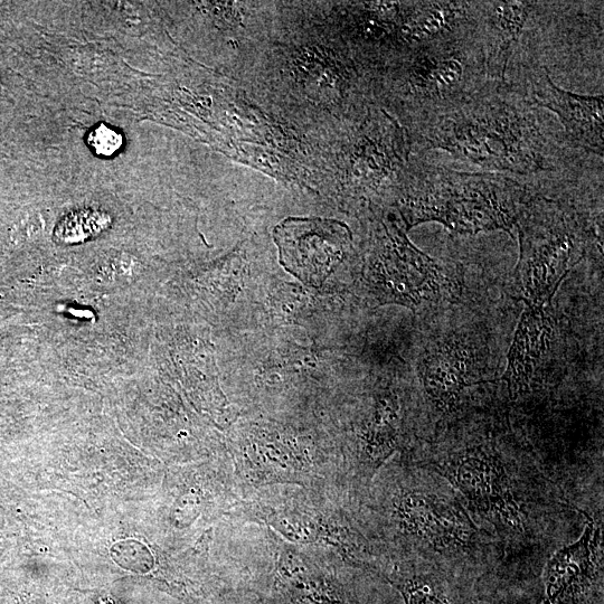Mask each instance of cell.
<instances>
[{
    "instance_id": "obj_1",
    "label": "cell",
    "mask_w": 604,
    "mask_h": 604,
    "mask_svg": "<svg viewBox=\"0 0 604 604\" xmlns=\"http://www.w3.org/2000/svg\"><path fill=\"white\" fill-rule=\"evenodd\" d=\"M419 153L442 150L480 172L535 188L579 182L590 155L511 81L488 80L460 106L412 128Z\"/></svg>"
},
{
    "instance_id": "obj_2",
    "label": "cell",
    "mask_w": 604,
    "mask_h": 604,
    "mask_svg": "<svg viewBox=\"0 0 604 604\" xmlns=\"http://www.w3.org/2000/svg\"><path fill=\"white\" fill-rule=\"evenodd\" d=\"M535 191L512 177L462 172L418 157L404 176L400 203L408 230L436 222L460 235L503 231L515 237L519 217Z\"/></svg>"
},
{
    "instance_id": "obj_3",
    "label": "cell",
    "mask_w": 604,
    "mask_h": 604,
    "mask_svg": "<svg viewBox=\"0 0 604 604\" xmlns=\"http://www.w3.org/2000/svg\"><path fill=\"white\" fill-rule=\"evenodd\" d=\"M519 257L516 286L525 305L551 304L562 282L602 244L598 224L562 197L536 190L516 226Z\"/></svg>"
},
{
    "instance_id": "obj_4",
    "label": "cell",
    "mask_w": 604,
    "mask_h": 604,
    "mask_svg": "<svg viewBox=\"0 0 604 604\" xmlns=\"http://www.w3.org/2000/svg\"><path fill=\"white\" fill-rule=\"evenodd\" d=\"M475 25L399 53L391 92L412 128L460 106L488 81Z\"/></svg>"
},
{
    "instance_id": "obj_5",
    "label": "cell",
    "mask_w": 604,
    "mask_h": 604,
    "mask_svg": "<svg viewBox=\"0 0 604 604\" xmlns=\"http://www.w3.org/2000/svg\"><path fill=\"white\" fill-rule=\"evenodd\" d=\"M464 267L428 256L398 228L386 231L374 253L367 282L377 301L414 310L456 304L465 288Z\"/></svg>"
},
{
    "instance_id": "obj_6",
    "label": "cell",
    "mask_w": 604,
    "mask_h": 604,
    "mask_svg": "<svg viewBox=\"0 0 604 604\" xmlns=\"http://www.w3.org/2000/svg\"><path fill=\"white\" fill-rule=\"evenodd\" d=\"M279 262L306 286L320 288L352 249L353 233L341 221L289 217L273 231Z\"/></svg>"
},
{
    "instance_id": "obj_7",
    "label": "cell",
    "mask_w": 604,
    "mask_h": 604,
    "mask_svg": "<svg viewBox=\"0 0 604 604\" xmlns=\"http://www.w3.org/2000/svg\"><path fill=\"white\" fill-rule=\"evenodd\" d=\"M487 345L475 332L459 330L434 339L420 362L421 380L430 400L442 411L456 407L462 393L485 383Z\"/></svg>"
},
{
    "instance_id": "obj_8",
    "label": "cell",
    "mask_w": 604,
    "mask_h": 604,
    "mask_svg": "<svg viewBox=\"0 0 604 604\" xmlns=\"http://www.w3.org/2000/svg\"><path fill=\"white\" fill-rule=\"evenodd\" d=\"M521 81H511L521 88L536 107L555 113L570 143L584 154L603 158V96H582L556 86L545 66L526 63Z\"/></svg>"
},
{
    "instance_id": "obj_9",
    "label": "cell",
    "mask_w": 604,
    "mask_h": 604,
    "mask_svg": "<svg viewBox=\"0 0 604 604\" xmlns=\"http://www.w3.org/2000/svg\"><path fill=\"white\" fill-rule=\"evenodd\" d=\"M559 4L531 0L476 2V31L483 45L489 80H507L509 65L525 34L535 23L551 17Z\"/></svg>"
},
{
    "instance_id": "obj_10",
    "label": "cell",
    "mask_w": 604,
    "mask_h": 604,
    "mask_svg": "<svg viewBox=\"0 0 604 604\" xmlns=\"http://www.w3.org/2000/svg\"><path fill=\"white\" fill-rule=\"evenodd\" d=\"M443 473L477 511L500 517L522 530L521 508L509 486L502 462L481 448L469 449L450 462Z\"/></svg>"
},
{
    "instance_id": "obj_11",
    "label": "cell",
    "mask_w": 604,
    "mask_h": 604,
    "mask_svg": "<svg viewBox=\"0 0 604 604\" xmlns=\"http://www.w3.org/2000/svg\"><path fill=\"white\" fill-rule=\"evenodd\" d=\"M399 513L405 528L437 552L466 549L477 533L464 508L436 495H405Z\"/></svg>"
},
{
    "instance_id": "obj_12",
    "label": "cell",
    "mask_w": 604,
    "mask_h": 604,
    "mask_svg": "<svg viewBox=\"0 0 604 604\" xmlns=\"http://www.w3.org/2000/svg\"><path fill=\"white\" fill-rule=\"evenodd\" d=\"M553 335V323L544 307L525 305L517 324L503 381L513 400L531 390Z\"/></svg>"
},
{
    "instance_id": "obj_13",
    "label": "cell",
    "mask_w": 604,
    "mask_h": 604,
    "mask_svg": "<svg viewBox=\"0 0 604 604\" xmlns=\"http://www.w3.org/2000/svg\"><path fill=\"white\" fill-rule=\"evenodd\" d=\"M594 525L589 521L578 542L556 553L545 573L547 599L544 604H559L587 584L593 572Z\"/></svg>"
},
{
    "instance_id": "obj_14",
    "label": "cell",
    "mask_w": 604,
    "mask_h": 604,
    "mask_svg": "<svg viewBox=\"0 0 604 604\" xmlns=\"http://www.w3.org/2000/svg\"><path fill=\"white\" fill-rule=\"evenodd\" d=\"M109 222L110 219L105 213L92 211L75 213L69 219L66 217L58 226L56 238L65 243L87 240L107 228Z\"/></svg>"
},
{
    "instance_id": "obj_15",
    "label": "cell",
    "mask_w": 604,
    "mask_h": 604,
    "mask_svg": "<svg viewBox=\"0 0 604 604\" xmlns=\"http://www.w3.org/2000/svg\"><path fill=\"white\" fill-rule=\"evenodd\" d=\"M395 421L393 408L382 407L377 411L370 441L371 455L377 464L388 458L395 449Z\"/></svg>"
},
{
    "instance_id": "obj_16",
    "label": "cell",
    "mask_w": 604,
    "mask_h": 604,
    "mask_svg": "<svg viewBox=\"0 0 604 604\" xmlns=\"http://www.w3.org/2000/svg\"><path fill=\"white\" fill-rule=\"evenodd\" d=\"M111 556L122 568L132 571H149L154 558L148 547L135 540L119 542L111 547Z\"/></svg>"
},
{
    "instance_id": "obj_17",
    "label": "cell",
    "mask_w": 604,
    "mask_h": 604,
    "mask_svg": "<svg viewBox=\"0 0 604 604\" xmlns=\"http://www.w3.org/2000/svg\"><path fill=\"white\" fill-rule=\"evenodd\" d=\"M404 598L405 604H451L437 584L428 579H413L395 584Z\"/></svg>"
},
{
    "instance_id": "obj_18",
    "label": "cell",
    "mask_w": 604,
    "mask_h": 604,
    "mask_svg": "<svg viewBox=\"0 0 604 604\" xmlns=\"http://www.w3.org/2000/svg\"><path fill=\"white\" fill-rule=\"evenodd\" d=\"M88 143L100 156L115 155L124 144L121 135L107 126H100L90 132Z\"/></svg>"
}]
</instances>
